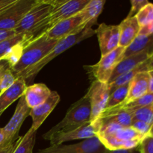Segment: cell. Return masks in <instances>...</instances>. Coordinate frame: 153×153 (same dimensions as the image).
Segmentation results:
<instances>
[{"label":"cell","instance_id":"obj_1","mask_svg":"<svg viewBox=\"0 0 153 153\" xmlns=\"http://www.w3.org/2000/svg\"><path fill=\"white\" fill-rule=\"evenodd\" d=\"M145 136L131 127H123L116 123L102 124L97 134L103 146L110 151L137 148Z\"/></svg>","mask_w":153,"mask_h":153},{"label":"cell","instance_id":"obj_2","mask_svg":"<svg viewBox=\"0 0 153 153\" xmlns=\"http://www.w3.org/2000/svg\"><path fill=\"white\" fill-rule=\"evenodd\" d=\"M91 114V103L86 94L70 106L62 120L43 134V139L50 140L55 136L70 132L90 123Z\"/></svg>","mask_w":153,"mask_h":153},{"label":"cell","instance_id":"obj_3","mask_svg":"<svg viewBox=\"0 0 153 153\" xmlns=\"http://www.w3.org/2000/svg\"><path fill=\"white\" fill-rule=\"evenodd\" d=\"M59 41L49 38L46 33L33 38L24 49L19 62L10 68L12 73L16 76L21 72L35 65L44 58Z\"/></svg>","mask_w":153,"mask_h":153},{"label":"cell","instance_id":"obj_4","mask_svg":"<svg viewBox=\"0 0 153 153\" xmlns=\"http://www.w3.org/2000/svg\"><path fill=\"white\" fill-rule=\"evenodd\" d=\"M94 34H95V30L93 29L92 28L87 27V28H85L83 31H81L80 33L73 34V35H70L69 36V37H65V38L62 39V40H60V41L55 45V46L53 48V49H52V50L50 51V52H49L44 58H43L41 61H39L37 64H35V65L32 66V67L25 70L24 71L21 72L20 73L16 75L15 77L22 78V79H23L25 81V82H26V81L32 82L34 78L38 74L39 72H40V70L48 64V63H49L51 61H52V60L55 58H56L57 56L61 55L62 52H65L66 50L70 49V47L73 46L74 45L77 44V43L82 41V40H86L88 37H91V36L94 35Z\"/></svg>","mask_w":153,"mask_h":153},{"label":"cell","instance_id":"obj_5","mask_svg":"<svg viewBox=\"0 0 153 153\" xmlns=\"http://www.w3.org/2000/svg\"><path fill=\"white\" fill-rule=\"evenodd\" d=\"M89 1L90 0H67L62 5L54 10L31 34L34 38L46 33L60 22L79 13Z\"/></svg>","mask_w":153,"mask_h":153},{"label":"cell","instance_id":"obj_6","mask_svg":"<svg viewBox=\"0 0 153 153\" xmlns=\"http://www.w3.org/2000/svg\"><path fill=\"white\" fill-rule=\"evenodd\" d=\"M126 48L118 46L107 55L101 57L97 64L88 67V73L94 76V80L102 83H108L114 70L124 58Z\"/></svg>","mask_w":153,"mask_h":153},{"label":"cell","instance_id":"obj_7","mask_svg":"<svg viewBox=\"0 0 153 153\" xmlns=\"http://www.w3.org/2000/svg\"><path fill=\"white\" fill-rule=\"evenodd\" d=\"M54 10L52 0H37L34 7L25 14L16 29L18 34H31L33 31Z\"/></svg>","mask_w":153,"mask_h":153},{"label":"cell","instance_id":"obj_8","mask_svg":"<svg viewBox=\"0 0 153 153\" xmlns=\"http://www.w3.org/2000/svg\"><path fill=\"white\" fill-rule=\"evenodd\" d=\"M37 0H17L14 4L0 14V29L14 31Z\"/></svg>","mask_w":153,"mask_h":153},{"label":"cell","instance_id":"obj_9","mask_svg":"<svg viewBox=\"0 0 153 153\" xmlns=\"http://www.w3.org/2000/svg\"><path fill=\"white\" fill-rule=\"evenodd\" d=\"M87 96L91 103V123L100 118L105 109L110 96V88L108 83L94 80L88 89Z\"/></svg>","mask_w":153,"mask_h":153},{"label":"cell","instance_id":"obj_10","mask_svg":"<svg viewBox=\"0 0 153 153\" xmlns=\"http://www.w3.org/2000/svg\"><path fill=\"white\" fill-rule=\"evenodd\" d=\"M107 150L98 137H95L75 144L50 146L37 153H106Z\"/></svg>","mask_w":153,"mask_h":153},{"label":"cell","instance_id":"obj_11","mask_svg":"<svg viewBox=\"0 0 153 153\" xmlns=\"http://www.w3.org/2000/svg\"><path fill=\"white\" fill-rule=\"evenodd\" d=\"M85 28L83 18L79 12L73 16L60 22L46 34L49 38L61 40L70 35L80 33Z\"/></svg>","mask_w":153,"mask_h":153},{"label":"cell","instance_id":"obj_12","mask_svg":"<svg viewBox=\"0 0 153 153\" xmlns=\"http://www.w3.org/2000/svg\"><path fill=\"white\" fill-rule=\"evenodd\" d=\"M97 35L102 56L107 55L119 46V25H106L101 23L95 30Z\"/></svg>","mask_w":153,"mask_h":153},{"label":"cell","instance_id":"obj_13","mask_svg":"<svg viewBox=\"0 0 153 153\" xmlns=\"http://www.w3.org/2000/svg\"><path fill=\"white\" fill-rule=\"evenodd\" d=\"M31 108H28L25 102V97L22 96L19 99L15 111L10 118L7 125L3 127V131L5 139V143H9L16 137H18V132L24 120L28 116H29Z\"/></svg>","mask_w":153,"mask_h":153},{"label":"cell","instance_id":"obj_14","mask_svg":"<svg viewBox=\"0 0 153 153\" xmlns=\"http://www.w3.org/2000/svg\"><path fill=\"white\" fill-rule=\"evenodd\" d=\"M102 126L101 120L98 119L96 121L86 124L70 132L64 133L60 135L52 137L50 141L51 146L61 145L65 142L70 140H79V139H90L97 137L99 131Z\"/></svg>","mask_w":153,"mask_h":153},{"label":"cell","instance_id":"obj_15","mask_svg":"<svg viewBox=\"0 0 153 153\" xmlns=\"http://www.w3.org/2000/svg\"><path fill=\"white\" fill-rule=\"evenodd\" d=\"M59 102V94L56 91H52L49 97L44 102L31 109L29 116L32 119V125L29 129L33 131H37Z\"/></svg>","mask_w":153,"mask_h":153},{"label":"cell","instance_id":"obj_16","mask_svg":"<svg viewBox=\"0 0 153 153\" xmlns=\"http://www.w3.org/2000/svg\"><path fill=\"white\" fill-rule=\"evenodd\" d=\"M153 56V51L152 50H146L143 51L139 53L134 54L129 57L123 58L120 62L118 64L115 70H114L112 73L111 79L109 80L108 83H111L112 82L115 80L117 78L120 76L121 75L124 74L126 73L131 71L134 70V68L138 67L139 65L142 64L151 58Z\"/></svg>","mask_w":153,"mask_h":153},{"label":"cell","instance_id":"obj_17","mask_svg":"<svg viewBox=\"0 0 153 153\" xmlns=\"http://www.w3.org/2000/svg\"><path fill=\"white\" fill-rule=\"evenodd\" d=\"M149 88V74L148 71L140 72L136 74L134 77L130 81L129 88L126 99L122 105L115 108H120L148 93Z\"/></svg>","mask_w":153,"mask_h":153},{"label":"cell","instance_id":"obj_18","mask_svg":"<svg viewBox=\"0 0 153 153\" xmlns=\"http://www.w3.org/2000/svg\"><path fill=\"white\" fill-rule=\"evenodd\" d=\"M26 82L22 78H16L14 83L3 92L0 93V115L16 100L24 95Z\"/></svg>","mask_w":153,"mask_h":153},{"label":"cell","instance_id":"obj_19","mask_svg":"<svg viewBox=\"0 0 153 153\" xmlns=\"http://www.w3.org/2000/svg\"><path fill=\"white\" fill-rule=\"evenodd\" d=\"M51 92L49 88L42 83L34 84L27 87L24 93L27 105L31 109L37 107L49 98Z\"/></svg>","mask_w":153,"mask_h":153},{"label":"cell","instance_id":"obj_20","mask_svg":"<svg viewBox=\"0 0 153 153\" xmlns=\"http://www.w3.org/2000/svg\"><path fill=\"white\" fill-rule=\"evenodd\" d=\"M120 26L119 46L127 48L137 37L140 26L135 16L126 18L121 22Z\"/></svg>","mask_w":153,"mask_h":153},{"label":"cell","instance_id":"obj_21","mask_svg":"<svg viewBox=\"0 0 153 153\" xmlns=\"http://www.w3.org/2000/svg\"><path fill=\"white\" fill-rule=\"evenodd\" d=\"M105 0H90L88 4L80 11L85 26L92 28L97 23L98 16L102 11Z\"/></svg>","mask_w":153,"mask_h":153},{"label":"cell","instance_id":"obj_22","mask_svg":"<svg viewBox=\"0 0 153 153\" xmlns=\"http://www.w3.org/2000/svg\"><path fill=\"white\" fill-rule=\"evenodd\" d=\"M146 50L153 51V34L149 35H137L134 41L126 48L124 58Z\"/></svg>","mask_w":153,"mask_h":153},{"label":"cell","instance_id":"obj_23","mask_svg":"<svg viewBox=\"0 0 153 153\" xmlns=\"http://www.w3.org/2000/svg\"><path fill=\"white\" fill-rule=\"evenodd\" d=\"M149 61H150V58L149 60H147L146 61H145L144 63H143L142 64L139 65L138 67L134 68V70H131V71L128 72V73H126L124 74L121 75L120 76H119L118 78H117L114 82H112L111 83L108 84L109 88H110V94L114 91L115 89H117L119 87L122 86V85H126V84L130 82V81L134 77L136 74H137L138 73L140 72H145V71H149Z\"/></svg>","mask_w":153,"mask_h":153},{"label":"cell","instance_id":"obj_24","mask_svg":"<svg viewBox=\"0 0 153 153\" xmlns=\"http://www.w3.org/2000/svg\"><path fill=\"white\" fill-rule=\"evenodd\" d=\"M33 36L30 34H18L0 43V61H4V58L10 54L13 48L18 43L27 40H32Z\"/></svg>","mask_w":153,"mask_h":153},{"label":"cell","instance_id":"obj_25","mask_svg":"<svg viewBox=\"0 0 153 153\" xmlns=\"http://www.w3.org/2000/svg\"><path fill=\"white\" fill-rule=\"evenodd\" d=\"M128 88H129V82L115 89L109 96L108 101L105 111L110 110L122 105L128 95Z\"/></svg>","mask_w":153,"mask_h":153},{"label":"cell","instance_id":"obj_26","mask_svg":"<svg viewBox=\"0 0 153 153\" xmlns=\"http://www.w3.org/2000/svg\"><path fill=\"white\" fill-rule=\"evenodd\" d=\"M36 132L28 129V131L21 137L17 146L12 153H33L36 140Z\"/></svg>","mask_w":153,"mask_h":153},{"label":"cell","instance_id":"obj_27","mask_svg":"<svg viewBox=\"0 0 153 153\" xmlns=\"http://www.w3.org/2000/svg\"><path fill=\"white\" fill-rule=\"evenodd\" d=\"M153 103V93H146L145 95L142 96L140 98L137 99L134 101L128 103V104L126 105L123 106L120 108H123L126 110L128 111L133 112L134 111L137 110V109L140 108L145 107Z\"/></svg>","mask_w":153,"mask_h":153},{"label":"cell","instance_id":"obj_28","mask_svg":"<svg viewBox=\"0 0 153 153\" xmlns=\"http://www.w3.org/2000/svg\"><path fill=\"white\" fill-rule=\"evenodd\" d=\"M132 120H140L153 125V103L132 112Z\"/></svg>","mask_w":153,"mask_h":153},{"label":"cell","instance_id":"obj_29","mask_svg":"<svg viewBox=\"0 0 153 153\" xmlns=\"http://www.w3.org/2000/svg\"><path fill=\"white\" fill-rule=\"evenodd\" d=\"M140 28L146 26L153 22V4L149 2L134 16Z\"/></svg>","mask_w":153,"mask_h":153},{"label":"cell","instance_id":"obj_30","mask_svg":"<svg viewBox=\"0 0 153 153\" xmlns=\"http://www.w3.org/2000/svg\"><path fill=\"white\" fill-rule=\"evenodd\" d=\"M16 79V78L15 77L14 74L12 73L10 68L8 67L4 73L1 81H0V93L3 92L6 89L10 88L14 83Z\"/></svg>","mask_w":153,"mask_h":153},{"label":"cell","instance_id":"obj_31","mask_svg":"<svg viewBox=\"0 0 153 153\" xmlns=\"http://www.w3.org/2000/svg\"><path fill=\"white\" fill-rule=\"evenodd\" d=\"M137 149L140 153H153V134L145 136L137 146Z\"/></svg>","mask_w":153,"mask_h":153},{"label":"cell","instance_id":"obj_32","mask_svg":"<svg viewBox=\"0 0 153 153\" xmlns=\"http://www.w3.org/2000/svg\"><path fill=\"white\" fill-rule=\"evenodd\" d=\"M131 127L135 129L137 131H138L140 134H143V135H147V134H150L152 125L146 123L143 121L132 120Z\"/></svg>","mask_w":153,"mask_h":153},{"label":"cell","instance_id":"obj_33","mask_svg":"<svg viewBox=\"0 0 153 153\" xmlns=\"http://www.w3.org/2000/svg\"><path fill=\"white\" fill-rule=\"evenodd\" d=\"M147 0H131V7L126 18H131L135 16L144 6L149 4Z\"/></svg>","mask_w":153,"mask_h":153},{"label":"cell","instance_id":"obj_34","mask_svg":"<svg viewBox=\"0 0 153 153\" xmlns=\"http://www.w3.org/2000/svg\"><path fill=\"white\" fill-rule=\"evenodd\" d=\"M21 137H18L12 140L11 141L9 142L8 143L3 146L2 147L0 148V153H12L15 148L17 146L19 140H20Z\"/></svg>","mask_w":153,"mask_h":153},{"label":"cell","instance_id":"obj_35","mask_svg":"<svg viewBox=\"0 0 153 153\" xmlns=\"http://www.w3.org/2000/svg\"><path fill=\"white\" fill-rule=\"evenodd\" d=\"M17 0H0V14L3 13L8 7L14 4Z\"/></svg>","mask_w":153,"mask_h":153},{"label":"cell","instance_id":"obj_36","mask_svg":"<svg viewBox=\"0 0 153 153\" xmlns=\"http://www.w3.org/2000/svg\"><path fill=\"white\" fill-rule=\"evenodd\" d=\"M16 33L15 31H7V30L0 29V43L3 40H5L13 36L16 35Z\"/></svg>","mask_w":153,"mask_h":153},{"label":"cell","instance_id":"obj_37","mask_svg":"<svg viewBox=\"0 0 153 153\" xmlns=\"http://www.w3.org/2000/svg\"><path fill=\"white\" fill-rule=\"evenodd\" d=\"M151 34H153V22L146 26L140 28L138 35H149Z\"/></svg>","mask_w":153,"mask_h":153},{"label":"cell","instance_id":"obj_38","mask_svg":"<svg viewBox=\"0 0 153 153\" xmlns=\"http://www.w3.org/2000/svg\"><path fill=\"white\" fill-rule=\"evenodd\" d=\"M106 153H140L138 149L137 148L131 149H121V150H114V151H110L107 150Z\"/></svg>","mask_w":153,"mask_h":153},{"label":"cell","instance_id":"obj_39","mask_svg":"<svg viewBox=\"0 0 153 153\" xmlns=\"http://www.w3.org/2000/svg\"><path fill=\"white\" fill-rule=\"evenodd\" d=\"M8 67H10L5 61H0V81H1L4 73Z\"/></svg>","mask_w":153,"mask_h":153},{"label":"cell","instance_id":"obj_40","mask_svg":"<svg viewBox=\"0 0 153 153\" xmlns=\"http://www.w3.org/2000/svg\"><path fill=\"white\" fill-rule=\"evenodd\" d=\"M148 74H149V88H148V92L153 93V70H149Z\"/></svg>","mask_w":153,"mask_h":153},{"label":"cell","instance_id":"obj_41","mask_svg":"<svg viewBox=\"0 0 153 153\" xmlns=\"http://www.w3.org/2000/svg\"><path fill=\"white\" fill-rule=\"evenodd\" d=\"M5 144H7V143H5V139H4V131H3V128H0V148L2 147V146H4Z\"/></svg>","mask_w":153,"mask_h":153},{"label":"cell","instance_id":"obj_42","mask_svg":"<svg viewBox=\"0 0 153 153\" xmlns=\"http://www.w3.org/2000/svg\"><path fill=\"white\" fill-rule=\"evenodd\" d=\"M153 70V56L150 58V61H149V70Z\"/></svg>","mask_w":153,"mask_h":153},{"label":"cell","instance_id":"obj_43","mask_svg":"<svg viewBox=\"0 0 153 153\" xmlns=\"http://www.w3.org/2000/svg\"><path fill=\"white\" fill-rule=\"evenodd\" d=\"M0 116H1V115H0Z\"/></svg>","mask_w":153,"mask_h":153}]
</instances>
